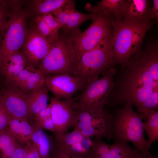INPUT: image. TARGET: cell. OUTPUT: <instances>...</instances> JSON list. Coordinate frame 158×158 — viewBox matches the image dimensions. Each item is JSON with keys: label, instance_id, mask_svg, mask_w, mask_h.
Returning a JSON list of instances; mask_svg holds the SVG:
<instances>
[{"label": "cell", "instance_id": "obj_34", "mask_svg": "<svg viewBox=\"0 0 158 158\" xmlns=\"http://www.w3.org/2000/svg\"><path fill=\"white\" fill-rule=\"evenodd\" d=\"M38 127L51 131L54 133L55 131L54 127L51 117L48 118L42 121L36 126Z\"/></svg>", "mask_w": 158, "mask_h": 158}, {"label": "cell", "instance_id": "obj_15", "mask_svg": "<svg viewBox=\"0 0 158 158\" xmlns=\"http://www.w3.org/2000/svg\"><path fill=\"white\" fill-rule=\"evenodd\" d=\"M14 83L22 90L28 92L42 86L45 83V77L39 70L28 65Z\"/></svg>", "mask_w": 158, "mask_h": 158}, {"label": "cell", "instance_id": "obj_4", "mask_svg": "<svg viewBox=\"0 0 158 158\" xmlns=\"http://www.w3.org/2000/svg\"><path fill=\"white\" fill-rule=\"evenodd\" d=\"M77 63L72 40L63 31L51 44L49 52L40 62L38 69L45 76L60 74L75 76Z\"/></svg>", "mask_w": 158, "mask_h": 158}, {"label": "cell", "instance_id": "obj_12", "mask_svg": "<svg viewBox=\"0 0 158 158\" xmlns=\"http://www.w3.org/2000/svg\"><path fill=\"white\" fill-rule=\"evenodd\" d=\"M45 83L55 97L68 99L72 97L85 86L84 79L68 74L51 75L45 76Z\"/></svg>", "mask_w": 158, "mask_h": 158}, {"label": "cell", "instance_id": "obj_2", "mask_svg": "<svg viewBox=\"0 0 158 158\" xmlns=\"http://www.w3.org/2000/svg\"><path fill=\"white\" fill-rule=\"evenodd\" d=\"M152 24L150 20L136 22L114 19L112 33L114 66L128 63L130 56L141 48L142 40Z\"/></svg>", "mask_w": 158, "mask_h": 158}, {"label": "cell", "instance_id": "obj_26", "mask_svg": "<svg viewBox=\"0 0 158 158\" xmlns=\"http://www.w3.org/2000/svg\"><path fill=\"white\" fill-rule=\"evenodd\" d=\"M145 60L148 71L153 80L158 82V49L157 45H151L146 48Z\"/></svg>", "mask_w": 158, "mask_h": 158}, {"label": "cell", "instance_id": "obj_41", "mask_svg": "<svg viewBox=\"0 0 158 158\" xmlns=\"http://www.w3.org/2000/svg\"></svg>", "mask_w": 158, "mask_h": 158}, {"label": "cell", "instance_id": "obj_32", "mask_svg": "<svg viewBox=\"0 0 158 158\" xmlns=\"http://www.w3.org/2000/svg\"><path fill=\"white\" fill-rule=\"evenodd\" d=\"M7 7L6 1L0 0V39L2 30L7 20Z\"/></svg>", "mask_w": 158, "mask_h": 158}, {"label": "cell", "instance_id": "obj_1", "mask_svg": "<svg viewBox=\"0 0 158 158\" xmlns=\"http://www.w3.org/2000/svg\"><path fill=\"white\" fill-rule=\"evenodd\" d=\"M109 95L104 109L118 108L130 102L139 112L158 108V82L149 73L144 52L140 49L132 54L128 63L121 66Z\"/></svg>", "mask_w": 158, "mask_h": 158}, {"label": "cell", "instance_id": "obj_28", "mask_svg": "<svg viewBox=\"0 0 158 158\" xmlns=\"http://www.w3.org/2000/svg\"><path fill=\"white\" fill-rule=\"evenodd\" d=\"M34 27L51 44L58 37L59 33H56L52 30L47 25L41 16H38L35 18Z\"/></svg>", "mask_w": 158, "mask_h": 158}, {"label": "cell", "instance_id": "obj_27", "mask_svg": "<svg viewBox=\"0 0 158 158\" xmlns=\"http://www.w3.org/2000/svg\"><path fill=\"white\" fill-rule=\"evenodd\" d=\"M71 0H37L35 2V8L37 12L43 16L53 12L64 7Z\"/></svg>", "mask_w": 158, "mask_h": 158}, {"label": "cell", "instance_id": "obj_35", "mask_svg": "<svg viewBox=\"0 0 158 158\" xmlns=\"http://www.w3.org/2000/svg\"><path fill=\"white\" fill-rule=\"evenodd\" d=\"M50 158H71L64 153L58 147L54 141Z\"/></svg>", "mask_w": 158, "mask_h": 158}, {"label": "cell", "instance_id": "obj_18", "mask_svg": "<svg viewBox=\"0 0 158 158\" xmlns=\"http://www.w3.org/2000/svg\"><path fill=\"white\" fill-rule=\"evenodd\" d=\"M49 91L45 83L40 88L27 92L26 101L30 116L34 117L48 105Z\"/></svg>", "mask_w": 158, "mask_h": 158}, {"label": "cell", "instance_id": "obj_30", "mask_svg": "<svg viewBox=\"0 0 158 158\" xmlns=\"http://www.w3.org/2000/svg\"><path fill=\"white\" fill-rule=\"evenodd\" d=\"M41 16L47 25L52 30L56 33H59V30L61 28V26L57 18L54 16L52 13Z\"/></svg>", "mask_w": 158, "mask_h": 158}, {"label": "cell", "instance_id": "obj_7", "mask_svg": "<svg viewBox=\"0 0 158 158\" xmlns=\"http://www.w3.org/2000/svg\"><path fill=\"white\" fill-rule=\"evenodd\" d=\"M95 13V19L86 30L71 37L77 61L83 55L95 47L112 30L115 19L112 13L99 11Z\"/></svg>", "mask_w": 158, "mask_h": 158}, {"label": "cell", "instance_id": "obj_11", "mask_svg": "<svg viewBox=\"0 0 158 158\" xmlns=\"http://www.w3.org/2000/svg\"><path fill=\"white\" fill-rule=\"evenodd\" d=\"M51 117L54 125V135L66 133L73 126L77 108L75 99L61 100L55 97L51 99Z\"/></svg>", "mask_w": 158, "mask_h": 158}, {"label": "cell", "instance_id": "obj_37", "mask_svg": "<svg viewBox=\"0 0 158 158\" xmlns=\"http://www.w3.org/2000/svg\"><path fill=\"white\" fill-rule=\"evenodd\" d=\"M153 6L151 8L149 13L148 18L149 19L155 18L157 22L158 20V0L153 1Z\"/></svg>", "mask_w": 158, "mask_h": 158}, {"label": "cell", "instance_id": "obj_6", "mask_svg": "<svg viewBox=\"0 0 158 158\" xmlns=\"http://www.w3.org/2000/svg\"><path fill=\"white\" fill-rule=\"evenodd\" d=\"M116 72V68H112L101 78L86 83L75 98L76 108L94 112L104 111Z\"/></svg>", "mask_w": 158, "mask_h": 158}, {"label": "cell", "instance_id": "obj_22", "mask_svg": "<svg viewBox=\"0 0 158 158\" xmlns=\"http://www.w3.org/2000/svg\"><path fill=\"white\" fill-rule=\"evenodd\" d=\"M142 118H145L146 121L143 122V127L147 134V140L149 146L158 139V112L148 109H145L139 111Z\"/></svg>", "mask_w": 158, "mask_h": 158}, {"label": "cell", "instance_id": "obj_19", "mask_svg": "<svg viewBox=\"0 0 158 158\" xmlns=\"http://www.w3.org/2000/svg\"><path fill=\"white\" fill-rule=\"evenodd\" d=\"M34 128V126L28 121L10 116L8 128L14 135L20 144L27 145L32 142Z\"/></svg>", "mask_w": 158, "mask_h": 158}, {"label": "cell", "instance_id": "obj_3", "mask_svg": "<svg viewBox=\"0 0 158 158\" xmlns=\"http://www.w3.org/2000/svg\"><path fill=\"white\" fill-rule=\"evenodd\" d=\"M140 115L133 110L131 103L115 109L113 114L111 132L114 143L130 142L135 148L147 154L151 147L144 137L145 130Z\"/></svg>", "mask_w": 158, "mask_h": 158}, {"label": "cell", "instance_id": "obj_8", "mask_svg": "<svg viewBox=\"0 0 158 158\" xmlns=\"http://www.w3.org/2000/svg\"><path fill=\"white\" fill-rule=\"evenodd\" d=\"M112 113L104 109L100 112L77 109L74 129L84 137L112 139L111 132Z\"/></svg>", "mask_w": 158, "mask_h": 158}, {"label": "cell", "instance_id": "obj_17", "mask_svg": "<svg viewBox=\"0 0 158 158\" xmlns=\"http://www.w3.org/2000/svg\"><path fill=\"white\" fill-rule=\"evenodd\" d=\"M151 8L149 0H126L122 20L141 22L150 20L148 16Z\"/></svg>", "mask_w": 158, "mask_h": 158}, {"label": "cell", "instance_id": "obj_23", "mask_svg": "<svg viewBox=\"0 0 158 158\" xmlns=\"http://www.w3.org/2000/svg\"><path fill=\"white\" fill-rule=\"evenodd\" d=\"M142 154L140 150L131 147L128 142L120 141L112 144L107 153L95 158H135Z\"/></svg>", "mask_w": 158, "mask_h": 158}, {"label": "cell", "instance_id": "obj_14", "mask_svg": "<svg viewBox=\"0 0 158 158\" xmlns=\"http://www.w3.org/2000/svg\"><path fill=\"white\" fill-rule=\"evenodd\" d=\"M27 65L23 52L18 51L9 55L0 66V77L4 85L14 82Z\"/></svg>", "mask_w": 158, "mask_h": 158}, {"label": "cell", "instance_id": "obj_10", "mask_svg": "<svg viewBox=\"0 0 158 158\" xmlns=\"http://www.w3.org/2000/svg\"><path fill=\"white\" fill-rule=\"evenodd\" d=\"M0 91V102L11 116L34 123L29 113L26 101L27 92L13 83L4 85Z\"/></svg>", "mask_w": 158, "mask_h": 158}, {"label": "cell", "instance_id": "obj_13", "mask_svg": "<svg viewBox=\"0 0 158 158\" xmlns=\"http://www.w3.org/2000/svg\"><path fill=\"white\" fill-rule=\"evenodd\" d=\"M27 34L23 52L28 65L35 68L49 52L51 43L34 27Z\"/></svg>", "mask_w": 158, "mask_h": 158}, {"label": "cell", "instance_id": "obj_29", "mask_svg": "<svg viewBox=\"0 0 158 158\" xmlns=\"http://www.w3.org/2000/svg\"><path fill=\"white\" fill-rule=\"evenodd\" d=\"M51 117V105L50 103L33 118L34 126H36L44 120Z\"/></svg>", "mask_w": 158, "mask_h": 158}, {"label": "cell", "instance_id": "obj_40", "mask_svg": "<svg viewBox=\"0 0 158 158\" xmlns=\"http://www.w3.org/2000/svg\"><path fill=\"white\" fill-rule=\"evenodd\" d=\"M1 158H6L3 155H1Z\"/></svg>", "mask_w": 158, "mask_h": 158}, {"label": "cell", "instance_id": "obj_24", "mask_svg": "<svg viewBox=\"0 0 158 158\" xmlns=\"http://www.w3.org/2000/svg\"><path fill=\"white\" fill-rule=\"evenodd\" d=\"M53 137L57 146L65 153L75 144L86 138L75 129L69 133L54 135Z\"/></svg>", "mask_w": 158, "mask_h": 158}, {"label": "cell", "instance_id": "obj_38", "mask_svg": "<svg viewBox=\"0 0 158 158\" xmlns=\"http://www.w3.org/2000/svg\"><path fill=\"white\" fill-rule=\"evenodd\" d=\"M147 158H158L157 157L152 155L150 152L146 154Z\"/></svg>", "mask_w": 158, "mask_h": 158}, {"label": "cell", "instance_id": "obj_20", "mask_svg": "<svg viewBox=\"0 0 158 158\" xmlns=\"http://www.w3.org/2000/svg\"><path fill=\"white\" fill-rule=\"evenodd\" d=\"M34 126L32 144L37 149L41 158H50L54 142L53 136L48 134L43 129Z\"/></svg>", "mask_w": 158, "mask_h": 158}, {"label": "cell", "instance_id": "obj_33", "mask_svg": "<svg viewBox=\"0 0 158 158\" xmlns=\"http://www.w3.org/2000/svg\"><path fill=\"white\" fill-rule=\"evenodd\" d=\"M27 151V145L20 144L11 158H26Z\"/></svg>", "mask_w": 158, "mask_h": 158}, {"label": "cell", "instance_id": "obj_9", "mask_svg": "<svg viewBox=\"0 0 158 158\" xmlns=\"http://www.w3.org/2000/svg\"><path fill=\"white\" fill-rule=\"evenodd\" d=\"M25 18V13L15 11L6 21L0 39V66L9 55L23 45L27 35Z\"/></svg>", "mask_w": 158, "mask_h": 158}, {"label": "cell", "instance_id": "obj_36", "mask_svg": "<svg viewBox=\"0 0 158 158\" xmlns=\"http://www.w3.org/2000/svg\"><path fill=\"white\" fill-rule=\"evenodd\" d=\"M27 146L28 151L26 158H41L37 149L32 142Z\"/></svg>", "mask_w": 158, "mask_h": 158}, {"label": "cell", "instance_id": "obj_16", "mask_svg": "<svg viewBox=\"0 0 158 158\" xmlns=\"http://www.w3.org/2000/svg\"><path fill=\"white\" fill-rule=\"evenodd\" d=\"M75 1L71 0L63 7V10L67 14L68 18L66 24L62 29L70 37L80 32L79 28L82 23L88 20H93L96 16L95 13L87 14L78 11L75 9Z\"/></svg>", "mask_w": 158, "mask_h": 158}, {"label": "cell", "instance_id": "obj_39", "mask_svg": "<svg viewBox=\"0 0 158 158\" xmlns=\"http://www.w3.org/2000/svg\"><path fill=\"white\" fill-rule=\"evenodd\" d=\"M135 158H147L146 154H141Z\"/></svg>", "mask_w": 158, "mask_h": 158}, {"label": "cell", "instance_id": "obj_31", "mask_svg": "<svg viewBox=\"0 0 158 158\" xmlns=\"http://www.w3.org/2000/svg\"><path fill=\"white\" fill-rule=\"evenodd\" d=\"M9 120V115L0 102V133L8 128Z\"/></svg>", "mask_w": 158, "mask_h": 158}, {"label": "cell", "instance_id": "obj_25", "mask_svg": "<svg viewBox=\"0 0 158 158\" xmlns=\"http://www.w3.org/2000/svg\"><path fill=\"white\" fill-rule=\"evenodd\" d=\"M20 144L8 128L0 133V150L6 158H11Z\"/></svg>", "mask_w": 158, "mask_h": 158}, {"label": "cell", "instance_id": "obj_5", "mask_svg": "<svg viewBox=\"0 0 158 158\" xmlns=\"http://www.w3.org/2000/svg\"><path fill=\"white\" fill-rule=\"evenodd\" d=\"M112 30L90 51L78 60L75 76L86 83L99 78L113 67Z\"/></svg>", "mask_w": 158, "mask_h": 158}, {"label": "cell", "instance_id": "obj_21", "mask_svg": "<svg viewBox=\"0 0 158 158\" xmlns=\"http://www.w3.org/2000/svg\"><path fill=\"white\" fill-rule=\"evenodd\" d=\"M125 2V0H102L94 6L90 3H87L85 5V8L90 13H94L99 11H107L112 13L115 19L121 20Z\"/></svg>", "mask_w": 158, "mask_h": 158}]
</instances>
